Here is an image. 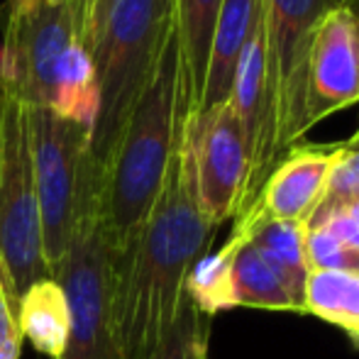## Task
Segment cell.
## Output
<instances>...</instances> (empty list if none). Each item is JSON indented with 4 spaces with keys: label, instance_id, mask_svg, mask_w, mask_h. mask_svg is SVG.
Wrapping results in <instances>:
<instances>
[{
    "label": "cell",
    "instance_id": "23",
    "mask_svg": "<svg viewBox=\"0 0 359 359\" xmlns=\"http://www.w3.org/2000/svg\"><path fill=\"white\" fill-rule=\"evenodd\" d=\"M3 62H5V52H3V44H0V72H3Z\"/></svg>",
    "mask_w": 359,
    "mask_h": 359
},
{
    "label": "cell",
    "instance_id": "13",
    "mask_svg": "<svg viewBox=\"0 0 359 359\" xmlns=\"http://www.w3.org/2000/svg\"><path fill=\"white\" fill-rule=\"evenodd\" d=\"M230 255V306L269 308V311L303 313V306L286 281L271 269V264L255 250L242 230H232L222 245Z\"/></svg>",
    "mask_w": 359,
    "mask_h": 359
},
{
    "label": "cell",
    "instance_id": "24",
    "mask_svg": "<svg viewBox=\"0 0 359 359\" xmlns=\"http://www.w3.org/2000/svg\"><path fill=\"white\" fill-rule=\"evenodd\" d=\"M0 110H3V88H0Z\"/></svg>",
    "mask_w": 359,
    "mask_h": 359
},
{
    "label": "cell",
    "instance_id": "8",
    "mask_svg": "<svg viewBox=\"0 0 359 359\" xmlns=\"http://www.w3.org/2000/svg\"><path fill=\"white\" fill-rule=\"evenodd\" d=\"M76 39L79 22L69 0H8L0 83L25 105L49 108L59 62Z\"/></svg>",
    "mask_w": 359,
    "mask_h": 359
},
{
    "label": "cell",
    "instance_id": "2",
    "mask_svg": "<svg viewBox=\"0 0 359 359\" xmlns=\"http://www.w3.org/2000/svg\"><path fill=\"white\" fill-rule=\"evenodd\" d=\"M186 118L179 39L171 27L103 171V222L115 257L130 250L154 208Z\"/></svg>",
    "mask_w": 359,
    "mask_h": 359
},
{
    "label": "cell",
    "instance_id": "22",
    "mask_svg": "<svg viewBox=\"0 0 359 359\" xmlns=\"http://www.w3.org/2000/svg\"><path fill=\"white\" fill-rule=\"evenodd\" d=\"M20 347L22 345H10L0 350V359H20Z\"/></svg>",
    "mask_w": 359,
    "mask_h": 359
},
{
    "label": "cell",
    "instance_id": "3",
    "mask_svg": "<svg viewBox=\"0 0 359 359\" xmlns=\"http://www.w3.org/2000/svg\"><path fill=\"white\" fill-rule=\"evenodd\" d=\"M176 0H105L93 47L100 110L88 140V159L105 171L135 103L149 83L174 27Z\"/></svg>",
    "mask_w": 359,
    "mask_h": 359
},
{
    "label": "cell",
    "instance_id": "5",
    "mask_svg": "<svg viewBox=\"0 0 359 359\" xmlns=\"http://www.w3.org/2000/svg\"><path fill=\"white\" fill-rule=\"evenodd\" d=\"M0 88V264L20 303L25 288L47 279L49 269L42 250L27 113L15 90L3 83Z\"/></svg>",
    "mask_w": 359,
    "mask_h": 359
},
{
    "label": "cell",
    "instance_id": "18",
    "mask_svg": "<svg viewBox=\"0 0 359 359\" xmlns=\"http://www.w3.org/2000/svg\"><path fill=\"white\" fill-rule=\"evenodd\" d=\"M303 313L342 327L359 342V274L311 271L303 291Z\"/></svg>",
    "mask_w": 359,
    "mask_h": 359
},
{
    "label": "cell",
    "instance_id": "12",
    "mask_svg": "<svg viewBox=\"0 0 359 359\" xmlns=\"http://www.w3.org/2000/svg\"><path fill=\"white\" fill-rule=\"evenodd\" d=\"M257 3L259 0H222L213 32V44H210L203 95H201L198 110L191 118L194 123L205 120L220 105H225L230 100L237 62H240V54L252 32V25H255Z\"/></svg>",
    "mask_w": 359,
    "mask_h": 359
},
{
    "label": "cell",
    "instance_id": "17",
    "mask_svg": "<svg viewBox=\"0 0 359 359\" xmlns=\"http://www.w3.org/2000/svg\"><path fill=\"white\" fill-rule=\"evenodd\" d=\"M49 108L64 120H72L93 130L100 110V90L95 79L93 54L76 39L64 52L57 69L54 98Z\"/></svg>",
    "mask_w": 359,
    "mask_h": 359
},
{
    "label": "cell",
    "instance_id": "14",
    "mask_svg": "<svg viewBox=\"0 0 359 359\" xmlns=\"http://www.w3.org/2000/svg\"><path fill=\"white\" fill-rule=\"evenodd\" d=\"M235 230L245 232L255 250L269 262L271 269L286 281V286L303 306V291H306V281L311 274L306 264V250H303L306 227L296 225V222L276 220V217L262 213L257 205H250L235 220Z\"/></svg>",
    "mask_w": 359,
    "mask_h": 359
},
{
    "label": "cell",
    "instance_id": "1",
    "mask_svg": "<svg viewBox=\"0 0 359 359\" xmlns=\"http://www.w3.org/2000/svg\"><path fill=\"white\" fill-rule=\"evenodd\" d=\"M215 232L198 203L194 128L186 118L154 208L130 250L115 257L113 320L123 359H151L159 350L186 301V279Z\"/></svg>",
    "mask_w": 359,
    "mask_h": 359
},
{
    "label": "cell",
    "instance_id": "10",
    "mask_svg": "<svg viewBox=\"0 0 359 359\" xmlns=\"http://www.w3.org/2000/svg\"><path fill=\"white\" fill-rule=\"evenodd\" d=\"M194 128L198 203L213 225L240 217L247 208L250 154L230 100Z\"/></svg>",
    "mask_w": 359,
    "mask_h": 359
},
{
    "label": "cell",
    "instance_id": "6",
    "mask_svg": "<svg viewBox=\"0 0 359 359\" xmlns=\"http://www.w3.org/2000/svg\"><path fill=\"white\" fill-rule=\"evenodd\" d=\"M34 189L42 217V250L49 276L57 274L69 245L86 174L90 130L44 105H25Z\"/></svg>",
    "mask_w": 359,
    "mask_h": 359
},
{
    "label": "cell",
    "instance_id": "25",
    "mask_svg": "<svg viewBox=\"0 0 359 359\" xmlns=\"http://www.w3.org/2000/svg\"><path fill=\"white\" fill-rule=\"evenodd\" d=\"M352 140H359V130H357V133H355V135H352Z\"/></svg>",
    "mask_w": 359,
    "mask_h": 359
},
{
    "label": "cell",
    "instance_id": "11",
    "mask_svg": "<svg viewBox=\"0 0 359 359\" xmlns=\"http://www.w3.org/2000/svg\"><path fill=\"white\" fill-rule=\"evenodd\" d=\"M337 156L340 144L291 147L284 159L274 166L252 205L269 217L306 227L325 196Z\"/></svg>",
    "mask_w": 359,
    "mask_h": 359
},
{
    "label": "cell",
    "instance_id": "19",
    "mask_svg": "<svg viewBox=\"0 0 359 359\" xmlns=\"http://www.w3.org/2000/svg\"><path fill=\"white\" fill-rule=\"evenodd\" d=\"M151 359H210V318L186 298L174 327Z\"/></svg>",
    "mask_w": 359,
    "mask_h": 359
},
{
    "label": "cell",
    "instance_id": "15",
    "mask_svg": "<svg viewBox=\"0 0 359 359\" xmlns=\"http://www.w3.org/2000/svg\"><path fill=\"white\" fill-rule=\"evenodd\" d=\"M220 8L222 0H176L174 5V29L176 39H179L184 103L189 110V118H194L201 105L210 44H213Z\"/></svg>",
    "mask_w": 359,
    "mask_h": 359
},
{
    "label": "cell",
    "instance_id": "4",
    "mask_svg": "<svg viewBox=\"0 0 359 359\" xmlns=\"http://www.w3.org/2000/svg\"><path fill=\"white\" fill-rule=\"evenodd\" d=\"M115 252L103 222V171L86 156L72 245L54 279L69 303V342L62 359H123L113 320Z\"/></svg>",
    "mask_w": 359,
    "mask_h": 359
},
{
    "label": "cell",
    "instance_id": "21",
    "mask_svg": "<svg viewBox=\"0 0 359 359\" xmlns=\"http://www.w3.org/2000/svg\"><path fill=\"white\" fill-rule=\"evenodd\" d=\"M352 201H359V140H350V142L340 144V156L332 166L325 196H323L316 213L340 208V205H347Z\"/></svg>",
    "mask_w": 359,
    "mask_h": 359
},
{
    "label": "cell",
    "instance_id": "7",
    "mask_svg": "<svg viewBox=\"0 0 359 359\" xmlns=\"http://www.w3.org/2000/svg\"><path fill=\"white\" fill-rule=\"evenodd\" d=\"M342 0H264V88L274 164L303 140L308 57L327 8Z\"/></svg>",
    "mask_w": 359,
    "mask_h": 359
},
{
    "label": "cell",
    "instance_id": "9",
    "mask_svg": "<svg viewBox=\"0 0 359 359\" xmlns=\"http://www.w3.org/2000/svg\"><path fill=\"white\" fill-rule=\"evenodd\" d=\"M359 103V13L347 0L327 8L313 32L303 130Z\"/></svg>",
    "mask_w": 359,
    "mask_h": 359
},
{
    "label": "cell",
    "instance_id": "20",
    "mask_svg": "<svg viewBox=\"0 0 359 359\" xmlns=\"http://www.w3.org/2000/svg\"><path fill=\"white\" fill-rule=\"evenodd\" d=\"M308 271H352L359 274V250L347 247L320 225H308L303 235Z\"/></svg>",
    "mask_w": 359,
    "mask_h": 359
},
{
    "label": "cell",
    "instance_id": "16",
    "mask_svg": "<svg viewBox=\"0 0 359 359\" xmlns=\"http://www.w3.org/2000/svg\"><path fill=\"white\" fill-rule=\"evenodd\" d=\"M69 303L59 279L47 276L25 288L18 303V330L22 340H27L39 355L62 359L69 342Z\"/></svg>",
    "mask_w": 359,
    "mask_h": 359
}]
</instances>
